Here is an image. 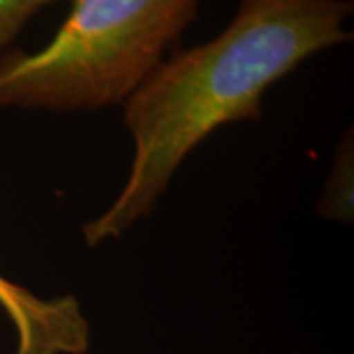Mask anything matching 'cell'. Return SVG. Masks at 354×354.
Instances as JSON below:
<instances>
[{
	"label": "cell",
	"mask_w": 354,
	"mask_h": 354,
	"mask_svg": "<svg viewBox=\"0 0 354 354\" xmlns=\"http://www.w3.org/2000/svg\"><path fill=\"white\" fill-rule=\"evenodd\" d=\"M51 4L46 0H0V55L20 36L26 24Z\"/></svg>",
	"instance_id": "5"
},
{
	"label": "cell",
	"mask_w": 354,
	"mask_h": 354,
	"mask_svg": "<svg viewBox=\"0 0 354 354\" xmlns=\"http://www.w3.org/2000/svg\"><path fill=\"white\" fill-rule=\"evenodd\" d=\"M0 309L16 333L14 354H85L91 325L73 293L39 297L0 274Z\"/></svg>",
	"instance_id": "3"
},
{
	"label": "cell",
	"mask_w": 354,
	"mask_h": 354,
	"mask_svg": "<svg viewBox=\"0 0 354 354\" xmlns=\"http://www.w3.org/2000/svg\"><path fill=\"white\" fill-rule=\"evenodd\" d=\"M346 0H242L207 44L165 57L124 102L134 158L111 207L81 227L88 248L156 211L179 165L225 124L262 118V97L315 53L353 39Z\"/></svg>",
	"instance_id": "1"
},
{
	"label": "cell",
	"mask_w": 354,
	"mask_h": 354,
	"mask_svg": "<svg viewBox=\"0 0 354 354\" xmlns=\"http://www.w3.org/2000/svg\"><path fill=\"white\" fill-rule=\"evenodd\" d=\"M197 18V0H73L46 48L0 55V106L124 104Z\"/></svg>",
	"instance_id": "2"
},
{
	"label": "cell",
	"mask_w": 354,
	"mask_h": 354,
	"mask_svg": "<svg viewBox=\"0 0 354 354\" xmlns=\"http://www.w3.org/2000/svg\"><path fill=\"white\" fill-rule=\"evenodd\" d=\"M354 146L353 130L344 134L333 158L330 174L317 205V213L330 221L353 223V187H354Z\"/></svg>",
	"instance_id": "4"
}]
</instances>
